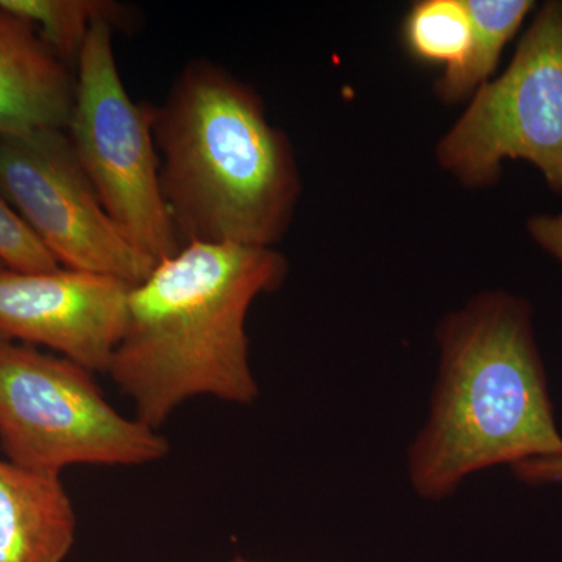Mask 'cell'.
<instances>
[{
    "mask_svg": "<svg viewBox=\"0 0 562 562\" xmlns=\"http://www.w3.org/2000/svg\"><path fill=\"white\" fill-rule=\"evenodd\" d=\"M512 469L514 475L527 484H562V453L531 458Z\"/></svg>",
    "mask_w": 562,
    "mask_h": 562,
    "instance_id": "16",
    "label": "cell"
},
{
    "mask_svg": "<svg viewBox=\"0 0 562 562\" xmlns=\"http://www.w3.org/2000/svg\"><path fill=\"white\" fill-rule=\"evenodd\" d=\"M76 536V508L61 475L0 458V562H63Z\"/></svg>",
    "mask_w": 562,
    "mask_h": 562,
    "instance_id": "10",
    "label": "cell"
},
{
    "mask_svg": "<svg viewBox=\"0 0 562 562\" xmlns=\"http://www.w3.org/2000/svg\"><path fill=\"white\" fill-rule=\"evenodd\" d=\"M465 5L472 21L471 46L436 83V95L446 103L461 102L486 83L503 50L536 9L532 0H465Z\"/></svg>",
    "mask_w": 562,
    "mask_h": 562,
    "instance_id": "11",
    "label": "cell"
},
{
    "mask_svg": "<svg viewBox=\"0 0 562 562\" xmlns=\"http://www.w3.org/2000/svg\"><path fill=\"white\" fill-rule=\"evenodd\" d=\"M2 9L31 21L60 60L76 70L92 25L109 22L114 31L136 27V10L116 0H0Z\"/></svg>",
    "mask_w": 562,
    "mask_h": 562,
    "instance_id": "12",
    "label": "cell"
},
{
    "mask_svg": "<svg viewBox=\"0 0 562 562\" xmlns=\"http://www.w3.org/2000/svg\"><path fill=\"white\" fill-rule=\"evenodd\" d=\"M0 449L21 468L61 475L70 465L151 464L168 457L171 443L122 416L83 366L0 342Z\"/></svg>",
    "mask_w": 562,
    "mask_h": 562,
    "instance_id": "4",
    "label": "cell"
},
{
    "mask_svg": "<svg viewBox=\"0 0 562 562\" xmlns=\"http://www.w3.org/2000/svg\"><path fill=\"white\" fill-rule=\"evenodd\" d=\"M132 284L76 269L18 272L0 266V342L47 347L106 373L127 324Z\"/></svg>",
    "mask_w": 562,
    "mask_h": 562,
    "instance_id": "8",
    "label": "cell"
},
{
    "mask_svg": "<svg viewBox=\"0 0 562 562\" xmlns=\"http://www.w3.org/2000/svg\"><path fill=\"white\" fill-rule=\"evenodd\" d=\"M527 228L532 241L562 266V213L532 216Z\"/></svg>",
    "mask_w": 562,
    "mask_h": 562,
    "instance_id": "15",
    "label": "cell"
},
{
    "mask_svg": "<svg viewBox=\"0 0 562 562\" xmlns=\"http://www.w3.org/2000/svg\"><path fill=\"white\" fill-rule=\"evenodd\" d=\"M0 194L61 268L136 286L157 268L111 221L68 133H0Z\"/></svg>",
    "mask_w": 562,
    "mask_h": 562,
    "instance_id": "7",
    "label": "cell"
},
{
    "mask_svg": "<svg viewBox=\"0 0 562 562\" xmlns=\"http://www.w3.org/2000/svg\"><path fill=\"white\" fill-rule=\"evenodd\" d=\"M228 562H257V561H250V560H247V558H243V557H235V558H233L232 561H228Z\"/></svg>",
    "mask_w": 562,
    "mask_h": 562,
    "instance_id": "17",
    "label": "cell"
},
{
    "mask_svg": "<svg viewBox=\"0 0 562 562\" xmlns=\"http://www.w3.org/2000/svg\"><path fill=\"white\" fill-rule=\"evenodd\" d=\"M288 271L276 249L190 243L133 286L106 375L133 403L136 419L160 431L192 398L257 401L247 316Z\"/></svg>",
    "mask_w": 562,
    "mask_h": 562,
    "instance_id": "1",
    "label": "cell"
},
{
    "mask_svg": "<svg viewBox=\"0 0 562 562\" xmlns=\"http://www.w3.org/2000/svg\"><path fill=\"white\" fill-rule=\"evenodd\" d=\"M0 266L18 272H49L61 268L33 235L20 214L0 194Z\"/></svg>",
    "mask_w": 562,
    "mask_h": 562,
    "instance_id": "14",
    "label": "cell"
},
{
    "mask_svg": "<svg viewBox=\"0 0 562 562\" xmlns=\"http://www.w3.org/2000/svg\"><path fill=\"white\" fill-rule=\"evenodd\" d=\"M76 70L44 43L31 21L0 7V133L66 131Z\"/></svg>",
    "mask_w": 562,
    "mask_h": 562,
    "instance_id": "9",
    "label": "cell"
},
{
    "mask_svg": "<svg viewBox=\"0 0 562 562\" xmlns=\"http://www.w3.org/2000/svg\"><path fill=\"white\" fill-rule=\"evenodd\" d=\"M114 32L109 22L92 25L66 133L111 221L158 265L183 244L162 201L154 105L133 101L125 88Z\"/></svg>",
    "mask_w": 562,
    "mask_h": 562,
    "instance_id": "5",
    "label": "cell"
},
{
    "mask_svg": "<svg viewBox=\"0 0 562 562\" xmlns=\"http://www.w3.org/2000/svg\"><path fill=\"white\" fill-rule=\"evenodd\" d=\"M436 160L471 188L497 183L506 160L528 161L562 195V0L539 7L508 68L475 91Z\"/></svg>",
    "mask_w": 562,
    "mask_h": 562,
    "instance_id": "6",
    "label": "cell"
},
{
    "mask_svg": "<svg viewBox=\"0 0 562 562\" xmlns=\"http://www.w3.org/2000/svg\"><path fill=\"white\" fill-rule=\"evenodd\" d=\"M406 50L416 60L453 68L471 46L472 21L465 0H422L402 25Z\"/></svg>",
    "mask_w": 562,
    "mask_h": 562,
    "instance_id": "13",
    "label": "cell"
},
{
    "mask_svg": "<svg viewBox=\"0 0 562 562\" xmlns=\"http://www.w3.org/2000/svg\"><path fill=\"white\" fill-rule=\"evenodd\" d=\"M162 201L181 244L273 249L302 180L286 133L246 81L209 58L180 70L154 105Z\"/></svg>",
    "mask_w": 562,
    "mask_h": 562,
    "instance_id": "2",
    "label": "cell"
},
{
    "mask_svg": "<svg viewBox=\"0 0 562 562\" xmlns=\"http://www.w3.org/2000/svg\"><path fill=\"white\" fill-rule=\"evenodd\" d=\"M430 417L408 452L413 490L452 497L472 473L562 453L530 303L482 292L439 324Z\"/></svg>",
    "mask_w": 562,
    "mask_h": 562,
    "instance_id": "3",
    "label": "cell"
}]
</instances>
